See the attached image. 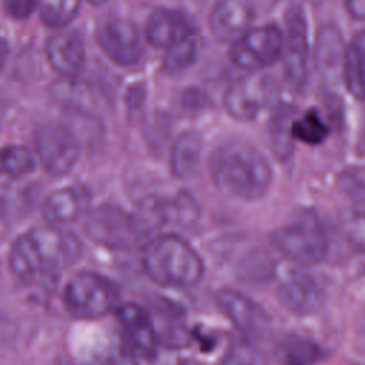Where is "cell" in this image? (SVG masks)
I'll return each instance as SVG.
<instances>
[{
	"mask_svg": "<svg viewBox=\"0 0 365 365\" xmlns=\"http://www.w3.org/2000/svg\"><path fill=\"white\" fill-rule=\"evenodd\" d=\"M81 241L53 224L34 227L20 235L10 248L9 265L17 279L40 285L73 265L81 255Z\"/></svg>",
	"mask_w": 365,
	"mask_h": 365,
	"instance_id": "6da1fadb",
	"label": "cell"
},
{
	"mask_svg": "<svg viewBox=\"0 0 365 365\" xmlns=\"http://www.w3.org/2000/svg\"><path fill=\"white\" fill-rule=\"evenodd\" d=\"M210 174L218 191L240 200L264 197L272 182V171L267 158L242 140L224 143L212 151Z\"/></svg>",
	"mask_w": 365,
	"mask_h": 365,
	"instance_id": "7a4b0ae2",
	"label": "cell"
},
{
	"mask_svg": "<svg viewBox=\"0 0 365 365\" xmlns=\"http://www.w3.org/2000/svg\"><path fill=\"white\" fill-rule=\"evenodd\" d=\"M141 264L147 277L161 287H192L204 274L201 257L185 240L174 234L148 241Z\"/></svg>",
	"mask_w": 365,
	"mask_h": 365,
	"instance_id": "3957f363",
	"label": "cell"
},
{
	"mask_svg": "<svg viewBox=\"0 0 365 365\" xmlns=\"http://www.w3.org/2000/svg\"><path fill=\"white\" fill-rule=\"evenodd\" d=\"M272 245L299 265L319 264L328 252L327 231L314 211H302L271 234Z\"/></svg>",
	"mask_w": 365,
	"mask_h": 365,
	"instance_id": "277c9868",
	"label": "cell"
},
{
	"mask_svg": "<svg viewBox=\"0 0 365 365\" xmlns=\"http://www.w3.org/2000/svg\"><path fill=\"white\" fill-rule=\"evenodd\" d=\"M63 301L66 308L80 318H97L118 305V292L107 278L84 271L76 274L66 285Z\"/></svg>",
	"mask_w": 365,
	"mask_h": 365,
	"instance_id": "5b68a950",
	"label": "cell"
},
{
	"mask_svg": "<svg viewBox=\"0 0 365 365\" xmlns=\"http://www.w3.org/2000/svg\"><path fill=\"white\" fill-rule=\"evenodd\" d=\"M84 231L100 245L127 250L141 240L143 224L137 217L118 207L101 205L87 215Z\"/></svg>",
	"mask_w": 365,
	"mask_h": 365,
	"instance_id": "8992f818",
	"label": "cell"
},
{
	"mask_svg": "<svg viewBox=\"0 0 365 365\" xmlns=\"http://www.w3.org/2000/svg\"><path fill=\"white\" fill-rule=\"evenodd\" d=\"M284 34L274 26L248 29L232 41L230 57L235 66L244 70L258 71L272 66L282 56Z\"/></svg>",
	"mask_w": 365,
	"mask_h": 365,
	"instance_id": "52a82bcc",
	"label": "cell"
},
{
	"mask_svg": "<svg viewBox=\"0 0 365 365\" xmlns=\"http://www.w3.org/2000/svg\"><path fill=\"white\" fill-rule=\"evenodd\" d=\"M278 84L262 73H251L235 80L225 91L224 104L227 111L237 120L248 121L275 103Z\"/></svg>",
	"mask_w": 365,
	"mask_h": 365,
	"instance_id": "ba28073f",
	"label": "cell"
},
{
	"mask_svg": "<svg viewBox=\"0 0 365 365\" xmlns=\"http://www.w3.org/2000/svg\"><path fill=\"white\" fill-rule=\"evenodd\" d=\"M34 145L43 168L53 177L73 170L78 160V143L74 134L60 124H44L34 134Z\"/></svg>",
	"mask_w": 365,
	"mask_h": 365,
	"instance_id": "9c48e42d",
	"label": "cell"
},
{
	"mask_svg": "<svg viewBox=\"0 0 365 365\" xmlns=\"http://www.w3.org/2000/svg\"><path fill=\"white\" fill-rule=\"evenodd\" d=\"M307 20L299 7H294L287 14L284 34V67L289 84L299 90L307 80L308 63V34Z\"/></svg>",
	"mask_w": 365,
	"mask_h": 365,
	"instance_id": "30bf717a",
	"label": "cell"
},
{
	"mask_svg": "<svg viewBox=\"0 0 365 365\" xmlns=\"http://www.w3.org/2000/svg\"><path fill=\"white\" fill-rule=\"evenodd\" d=\"M97 41L106 56L118 66L135 64L143 53L137 29L121 19L103 23L97 31Z\"/></svg>",
	"mask_w": 365,
	"mask_h": 365,
	"instance_id": "8fae6325",
	"label": "cell"
},
{
	"mask_svg": "<svg viewBox=\"0 0 365 365\" xmlns=\"http://www.w3.org/2000/svg\"><path fill=\"white\" fill-rule=\"evenodd\" d=\"M217 304L225 317L245 335H262L269 328V317L248 295L235 289H221Z\"/></svg>",
	"mask_w": 365,
	"mask_h": 365,
	"instance_id": "7c38bea8",
	"label": "cell"
},
{
	"mask_svg": "<svg viewBox=\"0 0 365 365\" xmlns=\"http://www.w3.org/2000/svg\"><path fill=\"white\" fill-rule=\"evenodd\" d=\"M251 0H217L210 14V29L220 41H234L252 21Z\"/></svg>",
	"mask_w": 365,
	"mask_h": 365,
	"instance_id": "4fadbf2b",
	"label": "cell"
},
{
	"mask_svg": "<svg viewBox=\"0 0 365 365\" xmlns=\"http://www.w3.org/2000/svg\"><path fill=\"white\" fill-rule=\"evenodd\" d=\"M275 295L284 308L298 315L311 314L319 304V288L302 269L288 271L279 281Z\"/></svg>",
	"mask_w": 365,
	"mask_h": 365,
	"instance_id": "5bb4252c",
	"label": "cell"
},
{
	"mask_svg": "<svg viewBox=\"0 0 365 365\" xmlns=\"http://www.w3.org/2000/svg\"><path fill=\"white\" fill-rule=\"evenodd\" d=\"M117 317L131 348L138 351L145 358H154L157 355L160 336L157 335L150 315L135 304H124L118 307Z\"/></svg>",
	"mask_w": 365,
	"mask_h": 365,
	"instance_id": "9a60e30c",
	"label": "cell"
},
{
	"mask_svg": "<svg viewBox=\"0 0 365 365\" xmlns=\"http://www.w3.org/2000/svg\"><path fill=\"white\" fill-rule=\"evenodd\" d=\"M46 56L50 66L58 74L66 78H73L84 66V41L76 31L57 33L47 40Z\"/></svg>",
	"mask_w": 365,
	"mask_h": 365,
	"instance_id": "2e32d148",
	"label": "cell"
},
{
	"mask_svg": "<svg viewBox=\"0 0 365 365\" xmlns=\"http://www.w3.org/2000/svg\"><path fill=\"white\" fill-rule=\"evenodd\" d=\"M192 33L194 27L182 14L167 9L154 10L145 24L147 41L160 48H168Z\"/></svg>",
	"mask_w": 365,
	"mask_h": 365,
	"instance_id": "e0dca14e",
	"label": "cell"
},
{
	"mask_svg": "<svg viewBox=\"0 0 365 365\" xmlns=\"http://www.w3.org/2000/svg\"><path fill=\"white\" fill-rule=\"evenodd\" d=\"M86 192L66 187L51 192L43 202L41 214L48 224H64L77 220L86 210Z\"/></svg>",
	"mask_w": 365,
	"mask_h": 365,
	"instance_id": "ac0fdd59",
	"label": "cell"
},
{
	"mask_svg": "<svg viewBox=\"0 0 365 365\" xmlns=\"http://www.w3.org/2000/svg\"><path fill=\"white\" fill-rule=\"evenodd\" d=\"M342 76L349 93L365 98V30L358 31L345 47Z\"/></svg>",
	"mask_w": 365,
	"mask_h": 365,
	"instance_id": "d6986e66",
	"label": "cell"
},
{
	"mask_svg": "<svg viewBox=\"0 0 365 365\" xmlns=\"http://www.w3.org/2000/svg\"><path fill=\"white\" fill-rule=\"evenodd\" d=\"M202 141L198 133H181L171 150V171L180 180L190 178L198 165Z\"/></svg>",
	"mask_w": 365,
	"mask_h": 365,
	"instance_id": "ffe728a7",
	"label": "cell"
},
{
	"mask_svg": "<svg viewBox=\"0 0 365 365\" xmlns=\"http://www.w3.org/2000/svg\"><path fill=\"white\" fill-rule=\"evenodd\" d=\"M274 355L279 365H314L321 359V348L311 339L291 335L275 345Z\"/></svg>",
	"mask_w": 365,
	"mask_h": 365,
	"instance_id": "44dd1931",
	"label": "cell"
},
{
	"mask_svg": "<svg viewBox=\"0 0 365 365\" xmlns=\"http://www.w3.org/2000/svg\"><path fill=\"white\" fill-rule=\"evenodd\" d=\"M344 51L345 47L339 30L335 26L322 27L315 47V60L319 70L332 76L339 67L342 68Z\"/></svg>",
	"mask_w": 365,
	"mask_h": 365,
	"instance_id": "7402d4cb",
	"label": "cell"
},
{
	"mask_svg": "<svg viewBox=\"0 0 365 365\" xmlns=\"http://www.w3.org/2000/svg\"><path fill=\"white\" fill-rule=\"evenodd\" d=\"M292 108L288 106L279 107L275 115L272 117L269 127V138L272 151L279 160H287L292 153Z\"/></svg>",
	"mask_w": 365,
	"mask_h": 365,
	"instance_id": "603a6c76",
	"label": "cell"
},
{
	"mask_svg": "<svg viewBox=\"0 0 365 365\" xmlns=\"http://www.w3.org/2000/svg\"><path fill=\"white\" fill-rule=\"evenodd\" d=\"M328 127L315 110L307 111L302 117L292 121L291 134L292 138L305 144H319L328 137Z\"/></svg>",
	"mask_w": 365,
	"mask_h": 365,
	"instance_id": "cb8c5ba5",
	"label": "cell"
},
{
	"mask_svg": "<svg viewBox=\"0 0 365 365\" xmlns=\"http://www.w3.org/2000/svg\"><path fill=\"white\" fill-rule=\"evenodd\" d=\"M78 7L80 0H40L38 16L44 24L61 27L76 17Z\"/></svg>",
	"mask_w": 365,
	"mask_h": 365,
	"instance_id": "d4e9b609",
	"label": "cell"
},
{
	"mask_svg": "<svg viewBox=\"0 0 365 365\" xmlns=\"http://www.w3.org/2000/svg\"><path fill=\"white\" fill-rule=\"evenodd\" d=\"M34 168L31 153L21 145H6L0 148V174L21 177Z\"/></svg>",
	"mask_w": 365,
	"mask_h": 365,
	"instance_id": "484cf974",
	"label": "cell"
},
{
	"mask_svg": "<svg viewBox=\"0 0 365 365\" xmlns=\"http://www.w3.org/2000/svg\"><path fill=\"white\" fill-rule=\"evenodd\" d=\"M160 210L163 224L167 221H175L178 224H192L198 218V207L188 194H180L174 200L161 201Z\"/></svg>",
	"mask_w": 365,
	"mask_h": 365,
	"instance_id": "4316f807",
	"label": "cell"
},
{
	"mask_svg": "<svg viewBox=\"0 0 365 365\" xmlns=\"http://www.w3.org/2000/svg\"><path fill=\"white\" fill-rule=\"evenodd\" d=\"M198 37L197 33L177 41L175 44L165 48L164 66L170 71H181L191 66L197 57Z\"/></svg>",
	"mask_w": 365,
	"mask_h": 365,
	"instance_id": "83f0119b",
	"label": "cell"
},
{
	"mask_svg": "<svg viewBox=\"0 0 365 365\" xmlns=\"http://www.w3.org/2000/svg\"><path fill=\"white\" fill-rule=\"evenodd\" d=\"M344 235L351 250L358 254H365V212H354L345 221Z\"/></svg>",
	"mask_w": 365,
	"mask_h": 365,
	"instance_id": "f1b7e54d",
	"label": "cell"
},
{
	"mask_svg": "<svg viewBox=\"0 0 365 365\" xmlns=\"http://www.w3.org/2000/svg\"><path fill=\"white\" fill-rule=\"evenodd\" d=\"M257 354L247 341H235L224 356V365H255Z\"/></svg>",
	"mask_w": 365,
	"mask_h": 365,
	"instance_id": "f546056e",
	"label": "cell"
},
{
	"mask_svg": "<svg viewBox=\"0 0 365 365\" xmlns=\"http://www.w3.org/2000/svg\"><path fill=\"white\" fill-rule=\"evenodd\" d=\"M36 0H3L4 10L13 19H26L36 9Z\"/></svg>",
	"mask_w": 365,
	"mask_h": 365,
	"instance_id": "4dcf8cb0",
	"label": "cell"
},
{
	"mask_svg": "<svg viewBox=\"0 0 365 365\" xmlns=\"http://www.w3.org/2000/svg\"><path fill=\"white\" fill-rule=\"evenodd\" d=\"M106 365H137L134 356V348H130L125 344L117 345L108 355Z\"/></svg>",
	"mask_w": 365,
	"mask_h": 365,
	"instance_id": "1f68e13d",
	"label": "cell"
},
{
	"mask_svg": "<svg viewBox=\"0 0 365 365\" xmlns=\"http://www.w3.org/2000/svg\"><path fill=\"white\" fill-rule=\"evenodd\" d=\"M342 185H344V190L348 191L354 198L365 202V185L361 181H358L354 177L344 175Z\"/></svg>",
	"mask_w": 365,
	"mask_h": 365,
	"instance_id": "d6a6232c",
	"label": "cell"
},
{
	"mask_svg": "<svg viewBox=\"0 0 365 365\" xmlns=\"http://www.w3.org/2000/svg\"><path fill=\"white\" fill-rule=\"evenodd\" d=\"M348 13L356 20H365V0H345Z\"/></svg>",
	"mask_w": 365,
	"mask_h": 365,
	"instance_id": "836d02e7",
	"label": "cell"
},
{
	"mask_svg": "<svg viewBox=\"0 0 365 365\" xmlns=\"http://www.w3.org/2000/svg\"><path fill=\"white\" fill-rule=\"evenodd\" d=\"M6 56H7V46H6V41L0 37V71H1L3 66H4Z\"/></svg>",
	"mask_w": 365,
	"mask_h": 365,
	"instance_id": "e575fe53",
	"label": "cell"
},
{
	"mask_svg": "<svg viewBox=\"0 0 365 365\" xmlns=\"http://www.w3.org/2000/svg\"><path fill=\"white\" fill-rule=\"evenodd\" d=\"M178 365H200V364L197 361H194V359H181L178 362Z\"/></svg>",
	"mask_w": 365,
	"mask_h": 365,
	"instance_id": "d590c367",
	"label": "cell"
},
{
	"mask_svg": "<svg viewBox=\"0 0 365 365\" xmlns=\"http://www.w3.org/2000/svg\"><path fill=\"white\" fill-rule=\"evenodd\" d=\"M88 1L93 4H103L106 0H88Z\"/></svg>",
	"mask_w": 365,
	"mask_h": 365,
	"instance_id": "8d00e7d4",
	"label": "cell"
},
{
	"mask_svg": "<svg viewBox=\"0 0 365 365\" xmlns=\"http://www.w3.org/2000/svg\"><path fill=\"white\" fill-rule=\"evenodd\" d=\"M311 3H314V4H321V3H324V1H327V0H309Z\"/></svg>",
	"mask_w": 365,
	"mask_h": 365,
	"instance_id": "74e56055",
	"label": "cell"
}]
</instances>
